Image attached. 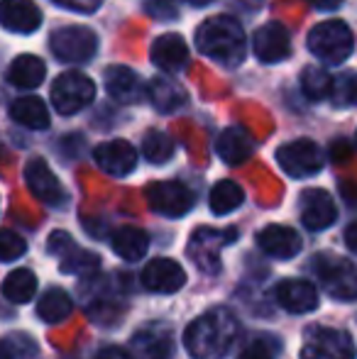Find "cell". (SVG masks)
I'll list each match as a JSON object with an SVG mask.
<instances>
[{
    "label": "cell",
    "mask_w": 357,
    "mask_h": 359,
    "mask_svg": "<svg viewBox=\"0 0 357 359\" xmlns=\"http://www.w3.org/2000/svg\"><path fill=\"white\" fill-rule=\"evenodd\" d=\"M238 335V320L228 308H213L184 330V347L191 359H223Z\"/></svg>",
    "instance_id": "cell-1"
},
{
    "label": "cell",
    "mask_w": 357,
    "mask_h": 359,
    "mask_svg": "<svg viewBox=\"0 0 357 359\" xmlns=\"http://www.w3.org/2000/svg\"><path fill=\"white\" fill-rule=\"evenodd\" d=\"M198 52L223 67H238L245 57V32L243 25L230 15L210 18L196 29Z\"/></svg>",
    "instance_id": "cell-2"
},
{
    "label": "cell",
    "mask_w": 357,
    "mask_h": 359,
    "mask_svg": "<svg viewBox=\"0 0 357 359\" xmlns=\"http://www.w3.org/2000/svg\"><path fill=\"white\" fill-rule=\"evenodd\" d=\"M353 32L340 20H325L309 32L311 54L325 64H343L353 54Z\"/></svg>",
    "instance_id": "cell-3"
},
{
    "label": "cell",
    "mask_w": 357,
    "mask_h": 359,
    "mask_svg": "<svg viewBox=\"0 0 357 359\" xmlns=\"http://www.w3.org/2000/svg\"><path fill=\"white\" fill-rule=\"evenodd\" d=\"M54 57L59 62L67 64H86L98 52V37L90 27H81V25H69L52 34L49 39Z\"/></svg>",
    "instance_id": "cell-4"
},
{
    "label": "cell",
    "mask_w": 357,
    "mask_h": 359,
    "mask_svg": "<svg viewBox=\"0 0 357 359\" xmlns=\"http://www.w3.org/2000/svg\"><path fill=\"white\" fill-rule=\"evenodd\" d=\"M318 281L325 291L338 301H355L357 298V264L343 257H318L314 264Z\"/></svg>",
    "instance_id": "cell-5"
},
{
    "label": "cell",
    "mask_w": 357,
    "mask_h": 359,
    "mask_svg": "<svg viewBox=\"0 0 357 359\" xmlns=\"http://www.w3.org/2000/svg\"><path fill=\"white\" fill-rule=\"evenodd\" d=\"M95 98V83L81 72L62 74L52 86V105L62 115H76Z\"/></svg>",
    "instance_id": "cell-6"
},
{
    "label": "cell",
    "mask_w": 357,
    "mask_h": 359,
    "mask_svg": "<svg viewBox=\"0 0 357 359\" xmlns=\"http://www.w3.org/2000/svg\"><path fill=\"white\" fill-rule=\"evenodd\" d=\"M301 359H355V342L345 330L321 325L309 327Z\"/></svg>",
    "instance_id": "cell-7"
},
{
    "label": "cell",
    "mask_w": 357,
    "mask_h": 359,
    "mask_svg": "<svg viewBox=\"0 0 357 359\" xmlns=\"http://www.w3.org/2000/svg\"><path fill=\"white\" fill-rule=\"evenodd\" d=\"M276 161L281 171L291 179H309L323 169V151L314 140H296V142L281 144L276 149Z\"/></svg>",
    "instance_id": "cell-8"
},
{
    "label": "cell",
    "mask_w": 357,
    "mask_h": 359,
    "mask_svg": "<svg viewBox=\"0 0 357 359\" xmlns=\"http://www.w3.org/2000/svg\"><path fill=\"white\" fill-rule=\"evenodd\" d=\"M147 203L154 213L181 217L194 208V191L181 181H154L147 186Z\"/></svg>",
    "instance_id": "cell-9"
},
{
    "label": "cell",
    "mask_w": 357,
    "mask_h": 359,
    "mask_svg": "<svg viewBox=\"0 0 357 359\" xmlns=\"http://www.w3.org/2000/svg\"><path fill=\"white\" fill-rule=\"evenodd\" d=\"M25 181L27 189L32 191V196L37 201H42L44 205L52 208H62L67 203V191H64L62 181L57 179L49 164L44 159H29L25 166Z\"/></svg>",
    "instance_id": "cell-10"
},
{
    "label": "cell",
    "mask_w": 357,
    "mask_h": 359,
    "mask_svg": "<svg viewBox=\"0 0 357 359\" xmlns=\"http://www.w3.org/2000/svg\"><path fill=\"white\" fill-rule=\"evenodd\" d=\"M238 237V230L230 227V230H213V227H201V230L194 232L189 245V255L194 257V262L206 271H218L220 262H218V252L223 245H230V242Z\"/></svg>",
    "instance_id": "cell-11"
},
{
    "label": "cell",
    "mask_w": 357,
    "mask_h": 359,
    "mask_svg": "<svg viewBox=\"0 0 357 359\" xmlns=\"http://www.w3.org/2000/svg\"><path fill=\"white\" fill-rule=\"evenodd\" d=\"M49 252L59 255L64 274L90 276L100 269V257L88 250H79L67 232H52V237H49Z\"/></svg>",
    "instance_id": "cell-12"
},
{
    "label": "cell",
    "mask_w": 357,
    "mask_h": 359,
    "mask_svg": "<svg viewBox=\"0 0 357 359\" xmlns=\"http://www.w3.org/2000/svg\"><path fill=\"white\" fill-rule=\"evenodd\" d=\"M140 281L152 293H177L186 284V271L179 262L169 259V257H157L144 264Z\"/></svg>",
    "instance_id": "cell-13"
},
{
    "label": "cell",
    "mask_w": 357,
    "mask_h": 359,
    "mask_svg": "<svg viewBox=\"0 0 357 359\" xmlns=\"http://www.w3.org/2000/svg\"><path fill=\"white\" fill-rule=\"evenodd\" d=\"M133 347L140 359H172L174 332L164 323H149L135 332Z\"/></svg>",
    "instance_id": "cell-14"
},
{
    "label": "cell",
    "mask_w": 357,
    "mask_h": 359,
    "mask_svg": "<svg viewBox=\"0 0 357 359\" xmlns=\"http://www.w3.org/2000/svg\"><path fill=\"white\" fill-rule=\"evenodd\" d=\"M276 303L284 308L286 313H294V316H304V313H311L318 308L321 298L318 291L311 281L304 279H284L276 284Z\"/></svg>",
    "instance_id": "cell-15"
},
{
    "label": "cell",
    "mask_w": 357,
    "mask_h": 359,
    "mask_svg": "<svg viewBox=\"0 0 357 359\" xmlns=\"http://www.w3.org/2000/svg\"><path fill=\"white\" fill-rule=\"evenodd\" d=\"M335 217H338V208H335V201L330 198L328 191L309 189L301 194V222L309 230H325L333 225Z\"/></svg>",
    "instance_id": "cell-16"
},
{
    "label": "cell",
    "mask_w": 357,
    "mask_h": 359,
    "mask_svg": "<svg viewBox=\"0 0 357 359\" xmlns=\"http://www.w3.org/2000/svg\"><path fill=\"white\" fill-rule=\"evenodd\" d=\"M95 164L100 166V171L110 176H128L137 166V149L125 140H110L95 147L93 151Z\"/></svg>",
    "instance_id": "cell-17"
},
{
    "label": "cell",
    "mask_w": 357,
    "mask_h": 359,
    "mask_svg": "<svg viewBox=\"0 0 357 359\" xmlns=\"http://www.w3.org/2000/svg\"><path fill=\"white\" fill-rule=\"evenodd\" d=\"M255 54L262 64H276L284 62L291 54V37L284 25L267 22L255 34Z\"/></svg>",
    "instance_id": "cell-18"
},
{
    "label": "cell",
    "mask_w": 357,
    "mask_h": 359,
    "mask_svg": "<svg viewBox=\"0 0 357 359\" xmlns=\"http://www.w3.org/2000/svg\"><path fill=\"white\" fill-rule=\"evenodd\" d=\"M0 25L10 32L32 34L42 25V13L32 0H0Z\"/></svg>",
    "instance_id": "cell-19"
},
{
    "label": "cell",
    "mask_w": 357,
    "mask_h": 359,
    "mask_svg": "<svg viewBox=\"0 0 357 359\" xmlns=\"http://www.w3.org/2000/svg\"><path fill=\"white\" fill-rule=\"evenodd\" d=\"M257 245L264 255L276 259H291L301 252V237L286 225H267L257 232Z\"/></svg>",
    "instance_id": "cell-20"
},
{
    "label": "cell",
    "mask_w": 357,
    "mask_h": 359,
    "mask_svg": "<svg viewBox=\"0 0 357 359\" xmlns=\"http://www.w3.org/2000/svg\"><path fill=\"white\" fill-rule=\"evenodd\" d=\"M105 90L113 100L123 105H133L142 98V81L137 79V74L130 67H108L103 74Z\"/></svg>",
    "instance_id": "cell-21"
},
{
    "label": "cell",
    "mask_w": 357,
    "mask_h": 359,
    "mask_svg": "<svg viewBox=\"0 0 357 359\" xmlns=\"http://www.w3.org/2000/svg\"><path fill=\"white\" fill-rule=\"evenodd\" d=\"M186 62H189V47H186V42L179 34L169 32L162 34L159 39H154L152 64L157 69H162L167 74H177L179 69L186 67Z\"/></svg>",
    "instance_id": "cell-22"
},
{
    "label": "cell",
    "mask_w": 357,
    "mask_h": 359,
    "mask_svg": "<svg viewBox=\"0 0 357 359\" xmlns=\"http://www.w3.org/2000/svg\"><path fill=\"white\" fill-rule=\"evenodd\" d=\"M215 151H218V156L225 164L230 166L245 164L252 156V140H250V135L243 128H228L218 135Z\"/></svg>",
    "instance_id": "cell-23"
},
{
    "label": "cell",
    "mask_w": 357,
    "mask_h": 359,
    "mask_svg": "<svg viewBox=\"0 0 357 359\" xmlns=\"http://www.w3.org/2000/svg\"><path fill=\"white\" fill-rule=\"evenodd\" d=\"M113 252L125 262H140L149 250V235L140 227H133V225H125L120 230L113 232Z\"/></svg>",
    "instance_id": "cell-24"
},
{
    "label": "cell",
    "mask_w": 357,
    "mask_h": 359,
    "mask_svg": "<svg viewBox=\"0 0 357 359\" xmlns=\"http://www.w3.org/2000/svg\"><path fill=\"white\" fill-rule=\"evenodd\" d=\"M147 98H149V103H152L154 108H157L159 113H164V115L177 113L181 105L186 103L184 88L174 83L172 79H167V76H157V79L149 81Z\"/></svg>",
    "instance_id": "cell-25"
},
{
    "label": "cell",
    "mask_w": 357,
    "mask_h": 359,
    "mask_svg": "<svg viewBox=\"0 0 357 359\" xmlns=\"http://www.w3.org/2000/svg\"><path fill=\"white\" fill-rule=\"evenodd\" d=\"M44 76H47V67H44L42 59L34 57V54H22V57L15 59L8 69V81L22 90H32V88H37V86H42Z\"/></svg>",
    "instance_id": "cell-26"
},
{
    "label": "cell",
    "mask_w": 357,
    "mask_h": 359,
    "mask_svg": "<svg viewBox=\"0 0 357 359\" xmlns=\"http://www.w3.org/2000/svg\"><path fill=\"white\" fill-rule=\"evenodd\" d=\"M10 118L18 125L29 130H47L49 128V113L47 105L37 95H22L10 105Z\"/></svg>",
    "instance_id": "cell-27"
},
{
    "label": "cell",
    "mask_w": 357,
    "mask_h": 359,
    "mask_svg": "<svg viewBox=\"0 0 357 359\" xmlns=\"http://www.w3.org/2000/svg\"><path fill=\"white\" fill-rule=\"evenodd\" d=\"M72 311H74L72 298H69V293L64 291V288H54V286L47 288L37 303V316L42 318L44 323H49V325L67 320V318L72 316Z\"/></svg>",
    "instance_id": "cell-28"
},
{
    "label": "cell",
    "mask_w": 357,
    "mask_h": 359,
    "mask_svg": "<svg viewBox=\"0 0 357 359\" xmlns=\"http://www.w3.org/2000/svg\"><path fill=\"white\" fill-rule=\"evenodd\" d=\"M37 293V276L29 269H15L5 276L3 296L10 303H29Z\"/></svg>",
    "instance_id": "cell-29"
},
{
    "label": "cell",
    "mask_w": 357,
    "mask_h": 359,
    "mask_svg": "<svg viewBox=\"0 0 357 359\" xmlns=\"http://www.w3.org/2000/svg\"><path fill=\"white\" fill-rule=\"evenodd\" d=\"M243 201H245V191L240 189L235 181L225 179L213 186L208 203L215 215H230L233 210H238L240 205H243Z\"/></svg>",
    "instance_id": "cell-30"
},
{
    "label": "cell",
    "mask_w": 357,
    "mask_h": 359,
    "mask_svg": "<svg viewBox=\"0 0 357 359\" xmlns=\"http://www.w3.org/2000/svg\"><path fill=\"white\" fill-rule=\"evenodd\" d=\"M301 90L306 93V98L311 100H325L333 93V79L328 72L318 67H306L301 74Z\"/></svg>",
    "instance_id": "cell-31"
},
{
    "label": "cell",
    "mask_w": 357,
    "mask_h": 359,
    "mask_svg": "<svg viewBox=\"0 0 357 359\" xmlns=\"http://www.w3.org/2000/svg\"><path fill=\"white\" fill-rule=\"evenodd\" d=\"M142 156L152 164H164L174 156V140L167 133L152 130L142 140Z\"/></svg>",
    "instance_id": "cell-32"
},
{
    "label": "cell",
    "mask_w": 357,
    "mask_h": 359,
    "mask_svg": "<svg viewBox=\"0 0 357 359\" xmlns=\"http://www.w3.org/2000/svg\"><path fill=\"white\" fill-rule=\"evenodd\" d=\"M27 252V242L13 230H0V262H15Z\"/></svg>",
    "instance_id": "cell-33"
},
{
    "label": "cell",
    "mask_w": 357,
    "mask_h": 359,
    "mask_svg": "<svg viewBox=\"0 0 357 359\" xmlns=\"http://www.w3.org/2000/svg\"><path fill=\"white\" fill-rule=\"evenodd\" d=\"M238 359H276V345L269 335H262L257 340H252L243 352L238 355Z\"/></svg>",
    "instance_id": "cell-34"
},
{
    "label": "cell",
    "mask_w": 357,
    "mask_h": 359,
    "mask_svg": "<svg viewBox=\"0 0 357 359\" xmlns=\"http://www.w3.org/2000/svg\"><path fill=\"white\" fill-rule=\"evenodd\" d=\"M333 93L340 103H357V76H345L338 83H333Z\"/></svg>",
    "instance_id": "cell-35"
},
{
    "label": "cell",
    "mask_w": 357,
    "mask_h": 359,
    "mask_svg": "<svg viewBox=\"0 0 357 359\" xmlns=\"http://www.w3.org/2000/svg\"><path fill=\"white\" fill-rule=\"evenodd\" d=\"M22 345H27V340L20 335L3 337V340H0V359H20V355H22Z\"/></svg>",
    "instance_id": "cell-36"
},
{
    "label": "cell",
    "mask_w": 357,
    "mask_h": 359,
    "mask_svg": "<svg viewBox=\"0 0 357 359\" xmlns=\"http://www.w3.org/2000/svg\"><path fill=\"white\" fill-rule=\"evenodd\" d=\"M147 10L154 15V18H164V20L177 18V15H174L172 0H147Z\"/></svg>",
    "instance_id": "cell-37"
},
{
    "label": "cell",
    "mask_w": 357,
    "mask_h": 359,
    "mask_svg": "<svg viewBox=\"0 0 357 359\" xmlns=\"http://www.w3.org/2000/svg\"><path fill=\"white\" fill-rule=\"evenodd\" d=\"M54 3L67 5V8H72V10H83V13H90V10L98 8L100 0H54Z\"/></svg>",
    "instance_id": "cell-38"
},
{
    "label": "cell",
    "mask_w": 357,
    "mask_h": 359,
    "mask_svg": "<svg viewBox=\"0 0 357 359\" xmlns=\"http://www.w3.org/2000/svg\"><path fill=\"white\" fill-rule=\"evenodd\" d=\"M95 359H133L125 350H120V347H105V350L98 352V357Z\"/></svg>",
    "instance_id": "cell-39"
},
{
    "label": "cell",
    "mask_w": 357,
    "mask_h": 359,
    "mask_svg": "<svg viewBox=\"0 0 357 359\" xmlns=\"http://www.w3.org/2000/svg\"><path fill=\"white\" fill-rule=\"evenodd\" d=\"M345 245H348L350 250L357 255V222L348 225V230H345Z\"/></svg>",
    "instance_id": "cell-40"
},
{
    "label": "cell",
    "mask_w": 357,
    "mask_h": 359,
    "mask_svg": "<svg viewBox=\"0 0 357 359\" xmlns=\"http://www.w3.org/2000/svg\"><path fill=\"white\" fill-rule=\"evenodd\" d=\"M309 3L314 5V8H318V10H335L340 3H343V0H309Z\"/></svg>",
    "instance_id": "cell-41"
},
{
    "label": "cell",
    "mask_w": 357,
    "mask_h": 359,
    "mask_svg": "<svg viewBox=\"0 0 357 359\" xmlns=\"http://www.w3.org/2000/svg\"><path fill=\"white\" fill-rule=\"evenodd\" d=\"M186 3H191V5H208L210 0H186Z\"/></svg>",
    "instance_id": "cell-42"
},
{
    "label": "cell",
    "mask_w": 357,
    "mask_h": 359,
    "mask_svg": "<svg viewBox=\"0 0 357 359\" xmlns=\"http://www.w3.org/2000/svg\"><path fill=\"white\" fill-rule=\"evenodd\" d=\"M245 3H248V5H250V8H257V5H260V3H262V0H245Z\"/></svg>",
    "instance_id": "cell-43"
}]
</instances>
